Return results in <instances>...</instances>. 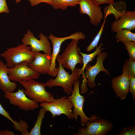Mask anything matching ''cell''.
Returning <instances> with one entry per match:
<instances>
[{
  "label": "cell",
  "mask_w": 135,
  "mask_h": 135,
  "mask_svg": "<svg viewBox=\"0 0 135 135\" xmlns=\"http://www.w3.org/2000/svg\"><path fill=\"white\" fill-rule=\"evenodd\" d=\"M4 92V97L8 100L10 104L22 110L25 111L34 110L39 108L38 103L27 97L23 89H19L15 92L6 91Z\"/></svg>",
  "instance_id": "cell-11"
},
{
  "label": "cell",
  "mask_w": 135,
  "mask_h": 135,
  "mask_svg": "<svg viewBox=\"0 0 135 135\" xmlns=\"http://www.w3.org/2000/svg\"><path fill=\"white\" fill-rule=\"evenodd\" d=\"M9 12L6 0H0V13L4 12L8 14Z\"/></svg>",
  "instance_id": "cell-29"
},
{
  "label": "cell",
  "mask_w": 135,
  "mask_h": 135,
  "mask_svg": "<svg viewBox=\"0 0 135 135\" xmlns=\"http://www.w3.org/2000/svg\"><path fill=\"white\" fill-rule=\"evenodd\" d=\"M85 127L80 128L75 135H106L112 129L113 125L108 120L98 118L92 121H88Z\"/></svg>",
  "instance_id": "cell-8"
},
{
  "label": "cell",
  "mask_w": 135,
  "mask_h": 135,
  "mask_svg": "<svg viewBox=\"0 0 135 135\" xmlns=\"http://www.w3.org/2000/svg\"><path fill=\"white\" fill-rule=\"evenodd\" d=\"M122 71L126 72L129 76H135V60L130 58L126 60L124 64Z\"/></svg>",
  "instance_id": "cell-24"
},
{
  "label": "cell",
  "mask_w": 135,
  "mask_h": 135,
  "mask_svg": "<svg viewBox=\"0 0 135 135\" xmlns=\"http://www.w3.org/2000/svg\"><path fill=\"white\" fill-rule=\"evenodd\" d=\"M103 44L101 43L100 45L96 47L95 51L93 52L87 54L81 52L80 48L78 47V50L80 54L81 55L82 58L83 66L81 68H80L78 73V77L82 75V76L84 74V70L86 65L90 62H92L95 58V57L104 48H101Z\"/></svg>",
  "instance_id": "cell-19"
},
{
  "label": "cell",
  "mask_w": 135,
  "mask_h": 135,
  "mask_svg": "<svg viewBox=\"0 0 135 135\" xmlns=\"http://www.w3.org/2000/svg\"><path fill=\"white\" fill-rule=\"evenodd\" d=\"M29 63L24 62L9 68L8 76L10 80L16 82L39 78L41 74L30 68L28 66Z\"/></svg>",
  "instance_id": "cell-12"
},
{
  "label": "cell",
  "mask_w": 135,
  "mask_h": 135,
  "mask_svg": "<svg viewBox=\"0 0 135 135\" xmlns=\"http://www.w3.org/2000/svg\"><path fill=\"white\" fill-rule=\"evenodd\" d=\"M118 135H135V126H127L124 128L118 134Z\"/></svg>",
  "instance_id": "cell-28"
},
{
  "label": "cell",
  "mask_w": 135,
  "mask_h": 135,
  "mask_svg": "<svg viewBox=\"0 0 135 135\" xmlns=\"http://www.w3.org/2000/svg\"><path fill=\"white\" fill-rule=\"evenodd\" d=\"M48 38L51 41L52 47L51 55L50 67L48 74L52 77H55L57 74L58 67L56 68V60L57 57L60 51L62 43L66 40L69 39L84 40L86 38L85 35L82 32L78 31L68 36L63 37H58L50 34Z\"/></svg>",
  "instance_id": "cell-6"
},
{
  "label": "cell",
  "mask_w": 135,
  "mask_h": 135,
  "mask_svg": "<svg viewBox=\"0 0 135 135\" xmlns=\"http://www.w3.org/2000/svg\"><path fill=\"white\" fill-rule=\"evenodd\" d=\"M0 56L5 59L7 67L11 68L24 62H32L34 58L35 53L32 51L30 46L22 44L7 48Z\"/></svg>",
  "instance_id": "cell-1"
},
{
  "label": "cell",
  "mask_w": 135,
  "mask_h": 135,
  "mask_svg": "<svg viewBox=\"0 0 135 135\" xmlns=\"http://www.w3.org/2000/svg\"><path fill=\"white\" fill-rule=\"evenodd\" d=\"M114 0H92L95 4L99 6L103 4H112L114 2Z\"/></svg>",
  "instance_id": "cell-31"
},
{
  "label": "cell",
  "mask_w": 135,
  "mask_h": 135,
  "mask_svg": "<svg viewBox=\"0 0 135 135\" xmlns=\"http://www.w3.org/2000/svg\"><path fill=\"white\" fill-rule=\"evenodd\" d=\"M46 111L42 108L40 110L37 120L34 127L29 132L28 135H41L40 129L42 122Z\"/></svg>",
  "instance_id": "cell-22"
},
{
  "label": "cell",
  "mask_w": 135,
  "mask_h": 135,
  "mask_svg": "<svg viewBox=\"0 0 135 135\" xmlns=\"http://www.w3.org/2000/svg\"><path fill=\"white\" fill-rule=\"evenodd\" d=\"M51 62V54L35 53L34 60L28 64V66L40 74H48Z\"/></svg>",
  "instance_id": "cell-16"
},
{
  "label": "cell",
  "mask_w": 135,
  "mask_h": 135,
  "mask_svg": "<svg viewBox=\"0 0 135 135\" xmlns=\"http://www.w3.org/2000/svg\"><path fill=\"white\" fill-rule=\"evenodd\" d=\"M9 68L0 60V89L3 92H14L17 88L16 82H12L8 76Z\"/></svg>",
  "instance_id": "cell-17"
},
{
  "label": "cell",
  "mask_w": 135,
  "mask_h": 135,
  "mask_svg": "<svg viewBox=\"0 0 135 135\" xmlns=\"http://www.w3.org/2000/svg\"><path fill=\"white\" fill-rule=\"evenodd\" d=\"M108 56L106 52H101L97 55L96 62L94 65L92 66L88 64L86 66L84 74L82 76L83 80H87V85L90 87L93 88L96 87L95 78L100 72H103L108 75H109V71L104 68L103 65V62Z\"/></svg>",
  "instance_id": "cell-10"
},
{
  "label": "cell",
  "mask_w": 135,
  "mask_h": 135,
  "mask_svg": "<svg viewBox=\"0 0 135 135\" xmlns=\"http://www.w3.org/2000/svg\"><path fill=\"white\" fill-rule=\"evenodd\" d=\"M123 43L128 52L129 58L135 60V42L126 41Z\"/></svg>",
  "instance_id": "cell-25"
},
{
  "label": "cell",
  "mask_w": 135,
  "mask_h": 135,
  "mask_svg": "<svg viewBox=\"0 0 135 135\" xmlns=\"http://www.w3.org/2000/svg\"><path fill=\"white\" fill-rule=\"evenodd\" d=\"M0 114L4 116L13 124V127L15 130H17L20 127V123L14 120L9 115V113L4 108L0 103Z\"/></svg>",
  "instance_id": "cell-26"
},
{
  "label": "cell",
  "mask_w": 135,
  "mask_h": 135,
  "mask_svg": "<svg viewBox=\"0 0 135 135\" xmlns=\"http://www.w3.org/2000/svg\"><path fill=\"white\" fill-rule=\"evenodd\" d=\"M39 106L46 112H50L53 118L64 114L69 119L74 118L72 110L73 107V104L69 98L65 96L58 98L52 102L41 103Z\"/></svg>",
  "instance_id": "cell-7"
},
{
  "label": "cell",
  "mask_w": 135,
  "mask_h": 135,
  "mask_svg": "<svg viewBox=\"0 0 135 135\" xmlns=\"http://www.w3.org/2000/svg\"><path fill=\"white\" fill-rule=\"evenodd\" d=\"M129 92L132 95L133 100L135 99V76H129Z\"/></svg>",
  "instance_id": "cell-27"
},
{
  "label": "cell",
  "mask_w": 135,
  "mask_h": 135,
  "mask_svg": "<svg viewBox=\"0 0 135 135\" xmlns=\"http://www.w3.org/2000/svg\"><path fill=\"white\" fill-rule=\"evenodd\" d=\"M39 40L34 36L31 31L28 30L24 35L22 41V44L29 46L32 51L34 53L42 51L45 54H51L52 50L48 38L41 33L39 36Z\"/></svg>",
  "instance_id": "cell-9"
},
{
  "label": "cell",
  "mask_w": 135,
  "mask_h": 135,
  "mask_svg": "<svg viewBox=\"0 0 135 135\" xmlns=\"http://www.w3.org/2000/svg\"><path fill=\"white\" fill-rule=\"evenodd\" d=\"M30 5L34 6L42 3H45L51 5L52 0H28Z\"/></svg>",
  "instance_id": "cell-30"
},
{
  "label": "cell",
  "mask_w": 135,
  "mask_h": 135,
  "mask_svg": "<svg viewBox=\"0 0 135 135\" xmlns=\"http://www.w3.org/2000/svg\"><path fill=\"white\" fill-rule=\"evenodd\" d=\"M22 0H16L15 2L16 3H18Z\"/></svg>",
  "instance_id": "cell-33"
},
{
  "label": "cell",
  "mask_w": 135,
  "mask_h": 135,
  "mask_svg": "<svg viewBox=\"0 0 135 135\" xmlns=\"http://www.w3.org/2000/svg\"><path fill=\"white\" fill-rule=\"evenodd\" d=\"M115 37L116 39V42L126 41L135 42V34L127 29L120 30L116 32Z\"/></svg>",
  "instance_id": "cell-21"
},
{
  "label": "cell",
  "mask_w": 135,
  "mask_h": 135,
  "mask_svg": "<svg viewBox=\"0 0 135 135\" xmlns=\"http://www.w3.org/2000/svg\"><path fill=\"white\" fill-rule=\"evenodd\" d=\"M14 133L11 131L8 130H0V135H14Z\"/></svg>",
  "instance_id": "cell-32"
},
{
  "label": "cell",
  "mask_w": 135,
  "mask_h": 135,
  "mask_svg": "<svg viewBox=\"0 0 135 135\" xmlns=\"http://www.w3.org/2000/svg\"><path fill=\"white\" fill-rule=\"evenodd\" d=\"M78 4L80 13L88 15L94 26L98 25L104 17L101 6L95 4L92 0H80Z\"/></svg>",
  "instance_id": "cell-13"
},
{
  "label": "cell",
  "mask_w": 135,
  "mask_h": 135,
  "mask_svg": "<svg viewBox=\"0 0 135 135\" xmlns=\"http://www.w3.org/2000/svg\"><path fill=\"white\" fill-rule=\"evenodd\" d=\"M107 16L104 15V19L103 22L98 32L89 45L86 48V51L88 52L91 51L97 46L104 30L106 20Z\"/></svg>",
  "instance_id": "cell-23"
},
{
  "label": "cell",
  "mask_w": 135,
  "mask_h": 135,
  "mask_svg": "<svg viewBox=\"0 0 135 135\" xmlns=\"http://www.w3.org/2000/svg\"><path fill=\"white\" fill-rule=\"evenodd\" d=\"M126 2L120 0L109 4L104 8L103 11L104 15L107 16L112 14L116 20L126 12Z\"/></svg>",
  "instance_id": "cell-18"
},
{
  "label": "cell",
  "mask_w": 135,
  "mask_h": 135,
  "mask_svg": "<svg viewBox=\"0 0 135 135\" xmlns=\"http://www.w3.org/2000/svg\"><path fill=\"white\" fill-rule=\"evenodd\" d=\"M24 88V92L29 98L37 103L51 102L55 99L52 93L45 89L44 83L32 80L18 82Z\"/></svg>",
  "instance_id": "cell-2"
},
{
  "label": "cell",
  "mask_w": 135,
  "mask_h": 135,
  "mask_svg": "<svg viewBox=\"0 0 135 135\" xmlns=\"http://www.w3.org/2000/svg\"><path fill=\"white\" fill-rule=\"evenodd\" d=\"M58 64V70L56 78L50 79L44 84L48 88L56 86L62 87L64 92L69 95L72 92L74 82L78 79L80 68H76L70 74L68 72L66 71L60 63Z\"/></svg>",
  "instance_id": "cell-3"
},
{
  "label": "cell",
  "mask_w": 135,
  "mask_h": 135,
  "mask_svg": "<svg viewBox=\"0 0 135 135\" xmlns=\"http://www.w3.org/2000/svg\"><path fill=\"white\" fill-rule=\"evenodd\" d=\"M80 0H52L51 6L56 10H66L68 6L74 7L78 4Z\"/></svg>",
  "instance_id": "cell-20"
},
{
  "label": "cell",
  "mask_w": 135,
  "mask_h": 135,
  "mask_svg": "<svg viewBox=\"0 0 135 135\" xmlns=\"http://www.w3.org/2000/svg\"><path fill=\"white\" fill-rule=\"evenodd\" d=\"M123 29L130 31L135 29V11H126L118 19L113 22L111 26L112 32H116Z\"/></svg>",
  "instance_id": "cell-15"
},
{
  "label": "cell",
  "mask_w": 135,
  "mask_h": 135,
  "mask_svg": "<svg viewBox=\"0 0 135 135\" xmlns=\"http://www.w3.org/2000/svg\"><path fill=\"white\" fill-rule=\"evenodd\" d=\"M79 40L72 39L61 55H58L56 58L58 63L72 72L76 65L83 64L82 58L79 52L78 47Z\"/></svg>",
  "instance_id": "cell-4"
},
{
  "label": "cell",
  "mask_w": 135,
  "mask_h": 135,
  "mask_svg": "<svg viewBox=\"0 0 135 135\" xmlns=\"http://www.w3.org/2000/svg\"><path fill=\"white\" fill-rule=\"evenodd\" d=\"M80 82L78 79L75 81L71 94L68 98L71 101L73 106L74 109L72 112L74 118L76 120L78 116H79L80 124L83 126L88 121H92L96 119L100 118V117L92 115L90 118H89L84 113L83 110L84 98L80 93Z\"/></svg>",
  "instance_id": "cell-5"
},
{
  "label": "cell",
  "mask_w": 135,
  "mask_h": 135,
  "mask_svg": "<svg viewBox=\"0 0 135 135\" xmlns=\"http://www.w3.org/2000/svg\"><path fill=\"white\" fill-rule=\"evenodd\" d=\"M111 82L116 97L120 100L125 99L129 92V77L126 73L122 71L121 75L113 78Z\"/></svg>",
  "instance_id": "cell-14"
}]
</instances>
